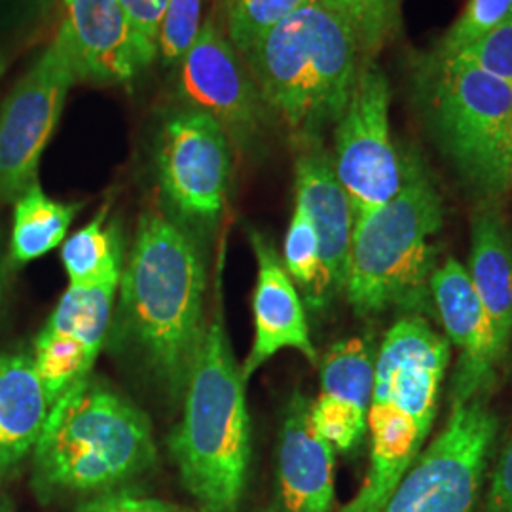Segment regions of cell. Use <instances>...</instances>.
Segmentation results:
<instances>
[{
	"label": "cell",
	"mask_w": 512,
	"mask_h": 512,
	"mask_svg": "<svg viewBox=\"0 0 512 512\" xmlns=\"http://www.w3.org/2000/svg\"><path fill=\"white\" fill-rule=\"evenodd\" d=\"M156 458L147 414L90 378L50 408L33 452V488L44 501L105 494L147 473Z\"/></svg>",
	"instance_id": "cell-6"
},
{
	"label": "cell",
	"mask_w": 512,
	"mask_h": 512,
	"mask_svg": "<svg viewBox=\"0 0 512 512\" xmlns=\"http://www.w3.org/2000/svg\"><path fill=\"white\" fill-rule=\"evenodd\" d=\"M467 272L490 323L497 361L503 363L512 342V236L492 202L482 203L471 222Z\"/></svg>",
	"instance_id": "cell-19"
},
{
	"label": "cell",
	"mask_w": 512,
	"mask_h": 512,
	"mask_svg": "<svg viewBox=\"0 0 512 512\" xmlns=\"http://www.w3.org/2000/svg\"><path fill=\"white\" fill-rule=\"evenodd\" d=\"M266 512H275L274 509H272V511H266Z\"/></svg>",
	"instance_id": "cell-38"
},
{
	"label": "cell",
	"mask_w": 512,
	"mask_h": 512,
	"mask_svg": "<svg viewBox=\"0 0 512 512\" xmlns=\"http://www.w3.org/2000/svg\"><path fill=\"white\" fill-rule=\"evenodd\" d=\"M183 401L169 450L184 488L200 511L238 512L251 458V420L247 382L219 311L205 325Z\"/></svg>",
	"instance_id": "cell-4"
},
{
	"label": "cell",
	"mask_w": 512,
	"mask_h": 512,
	"mask_svg": "<svg viewBox=\"0 0 512 512\" xmlns=\"http://www.w3.org/2000/svg\"><path fill=\"white\" fill-rule=\"evenodd\" d=\"M48 412L31 355L0 353V482L35 452Z\"/></svg>",
	"instance_id": "cell-20"
},
{
	"label": "cell",
	"mask_w": 512,
	"mask_h": 512,
	"mask_svg": "<svg viewBox=\"0 0 512 512\" xmlns=\"http://www.w3.org/2000/svg\"><path fill=\"white\" fill-rule=\"evenodd\" d=\"M249 241L255 251L256 285L253 294L255 338L241 365L247 384L260 366L266 365L283 349H294L311 365H319L304 302L281 256L277 255L274 243L256 230L249 232Z\"/></svg>",
	"instance_id": "cell-15"
},
{
	"label": "cell",
	"mask_w": 512,
	"mask_h": 512,
	"mask_svg": "<svg viewBox=\"0 0 512 512\" xmlns=\"http://www.w3.org/2000/svg\"><path fill=\"white\" fill-rule=\"evenodd\" d=\"M78 84L69 55L54 38L0 105V205L38 183V165Z\"/></svg>",
	"instance_id": "cell-11"
},
{
	"label": "cell",
	"mask_w": 512,
	"mask_h": 512,
	"mask_svg": "<svg viewBox=\"0 0 512 512\" xmlns=\"http://www.w3.org/2000/svg\"><path fill=\"white\" fill-rule=\"evenodd\" d=\"M203 0H169L160 27L158 57L164 65H179L202 31Z\"/></svg>",
	"instance_id": "cell-29"
},
{
	"label": "cell",
	"mask_w": 512,
	"mask_h": 512,
	"mask_svg": "<svg viewBox=\"0 0 512 512\" xmlns=\"http://www.w3.org/2000/svg\"><path fill=\"white\" fill-rule=\"evenodd\" d=\"M442 226V196L420 162L408 158L397 196L353 224L344 293L357 315L435 313L431 279Z\"/></svg>",
	"instance_id": "cell-5"
},
{
	"label": "cell",
	"mask_w": 512,
	"mask_h": 512,
	"mask_svg": "<svg viewBox=\"0 0 512 512\" xmlns=\"http://www.w3.org/2000/svg\"><path fill=\"white\" fill-rule=\"evenodd\" d=\"M353 29L366 61L376 55L401 31V0H327Z\"/></svg>",
	"instance_id": "cell-27"
},
{
	"label": "cell",
	"mask_w": 512,
	"mask_h": 512,
	"mask_svg": "<svg viewBox=\"0 0 512 512\" xmlns=\"http://www.w3.org/2000/svg\"><path fill=\"white\" fill-rule=\"evenodd\" d=\"M512 12V0H467L446 35L440 38L435 57H454L461 50L488 35Z\"/></svg>",
	"instance_id": "cell-28"
},
{
	"label": "cell",
	"mask_w": 512,
	"mask_h": 512,
	"mask_svg": "<svg viewBox=\"0 0 512 512\" xmlns=\"http://www.w3.org/2000/svg\"><path fill=\"white\" fill-rule=\"evenodd\" d=\"M46 0H0V25L10 27L35 18Z\"/></svg>",
	"instance_id": "cell-34"
},
{
	"label": "cell",
	"mask_w": 512,
	"mask_h": 512,
	"mask_svg": "<svg viewBox=\"0 0 512 512\" xmlns=\"http://www.w3.org/2000/svg\"><path fill=\"white\" fill-rule=\"evenodd\" d=\"M122 277V275H120ZM120 277L69 285L44 329L74 338L97 359L110 338Z\"/></svg>",
	"instance_id": "cell-22"
},
{
	"label": "cell",
	"mask_w": 512,
	"mask_h": 512,
	"mask_svg": "<svg viewBox=\"0 0 512 512\" xmlns=\"http://www.w3.org/2000/svg\"><path fill=\"white\" fill-rule=\"evenodd\" d=\"M61 262L69 275V285H86L122 275L124 243L118 224L107 222V207L63 241Z\"/></svg>",
	"instance_id": "cell-23"
},
{
	"label": "cell",
	"mask_w": 512,
	"mask_h": 512,
	"mask_svg": "<svg viewBox=\"0 0 512 512\" xmlns=\"http://www.w3.org/2000/svg\"><path fill=\"white\" fill-rule=\"evenodd\" d=\"M294 181L296 205L306 211L317 232L330 293L336 296L346 285L355 215L323 143L300 148Z\"/></svg>",
	"instance_id": "cell-18"
},
{
	"label": "cell",
	"mask_w": 512,
	"mask_h": 512,
	"mask_svg": "<svg viewBox=\"0 0 512 512\" xmlns=\"http://www.w3.org/2000/svg\"><path fill=\"white\" fill-rule=\"evenodd\" d=\"M431 298L444 338L458 349L450 378V406L488 399L501 363L471 275L459 260L446 258L435 270Z\"/></svg>",
	"instance_id": "cell-13"
},
{
	"label": "cell",
	"mask_w": 512,
	"mask_h": 512,
	"mask_svg": "<svg viewBox=\"0 0 512 512\" xmlns=\"http://www.w3.org/2000/svg\"><path fill=\"white\" fill-rule=\"evenodd\" d=\"M391 90L376 61H363L348 107L334 126L332 167L348 194L355 219L393 200L403 188L408 158H401L389 126Z\"/></svg>",
	"instance_id": "cell-9"
},
{
	"label": "cell",
	"mask_w": 512,
	"mask_h": 512,
	"mask_svg": "<svg viewBox=\"0 0 512 512\" xmlns=\"http://www.w3.org/2000/svg\"><path fill=\"white\" fill-rule=\"evenodd\" d=\"M177 67L179 93L188 107L215 118L232 143H251L270 110L247 59L228 40L215 16L203 21L200 35Z\"/></svg>",
	"instance_id": "cell-12"
},
{
	"label": "cell",
	"mask_w": 512,
	"mask_h": 512,
	"mask_svg": "<svg viewBox=\"0 0 512 512\" xmlns=\"http://www.w3.org/2000/svg\"><path fill=\"white\" fill-rule=\"evenodd\" d=\"M283 264L294 285L302 289L311 310H323L334 300L323 266L317 232L306 211L296 203L283 245Z\"/></svg>",
	"instance_id": "cell-25"
},
{
	"label": "cell",
	"mask_w": 512,
	"mask_h": 512,
	"mask_svg": "<svg viewBox=\"0 0 512 512\" xmlns=\"http://www.w3.org/2000/svg\"><path fill=\"white\" fill-rule=\"evenodd\" d=\"M306 2L308 0H222V29L239 54L247 57L260 38Z\"/></svg>",
	"instance_id": "cell-26"
},
{
	"label": "cell",
	"mask_w": 512,
	"mask_h": 512,
	"mask_svg": "<svg viewBox=\"0 0 512 512\" xmlns=\"http://www.w3.org/2000/svg\"><path fill=\"white\" fill-rule=\"evenodd\" d=\"M245 59L266 107L300 148L323 143L338 124L365 61L353 29L327 0H308Z\"/></svg>",
	"instance_id": "cell-2"
},
{
	"label": "cell",
	"mask_w": 512,
	"mask_h": 512,
	"mask_svg": "<svg viewBox=\"0 0 512 512\" xmlns=\"http://www.w3.org/2000/svg\"><path fill=\"white\" fill-rule=\"evenodd\" d=\"M448 365L450 344L429 319L406 315L387 330L376 353L366 421L368 471L361 490L338 512H382L431 435Z\"/></svg>",
	"instance_id": "cell-3"
},
{
	"label": "cell",
	"mask_w": 512,
	"mask_h": 512,
	"mask_svg": "<svg viewBox=\"0 0 512 512\" xmlns=\"http://www.w3.org/2000/svg\"><path fill=\"white\" fill-rule=\"evenodd\" d=\"M4 277H6V264L0 255V304H2V294H4Z\"/></svg>",
	"instance_id": "cell-35"
},
{
	"label": "cell",
	"mask_w": 512,
	"mask_h": 512,
	"mask_svg": "<svg viewBox=\"0 0 512 512\" xmlns=\"http://www.w3.org/2000/svg\"><path fill=\"white\" fill-rule=\"evenodd\" d=\"M423 118L459 179L486 202L511 190L512 84L454 57L416 73Z\"/></svg>",
	"instance_id": "cell-7"
},
{
	"label": "cell",
	"mask_w": 512,
	"mask_h": 512,
	"mask_svg": "<svg viewBox=\"0 0 512 512\" xmlns=\"http://www.w3.org/2000/svg\"><path fill=\"white\" fill-rule=\"evenodd\" d=\"M482 512H512V431L497 456Z\"/></svg>",
	"instance_id": "cell-33"
},
{
	"label": "cell",
	"mask_w": 512,
	"mask_h": 512,
	"mask_svg": "<svg viewBox=\"0 0 512 512\" xmlns=\"http://www.w3.org/2000/svg\"><path fill=\"white\" fill-rule=\"evenodd\" d=\"M310 412V397L294 391L279 435L275 512H332L336 450L315 431Z\"/></svg>",
	"instance_id": "cell-17"
},
{
	"label": "cell",
	"mask_w": 512,
	"mask_h": 512,
	"mask_svg": "<svg viewBox=\"0 0 512 512\" xmlns=\"http://www.w3.org/2000/svg\"><path fill=\"white\" fill-rule=\"evenodd\" d=\"M319 370L321 391L311 401V423L334 450L351 452L368 431L376 351L366 338H348L330 346Z\"/></svg>",
	"instance_id": "cell-16"
},
{
	"label": "cell",
	"mask_w": 512,
	"mask_h": 512,
	"mask_svg": "<svg viewBox=\"0 0 512 512\" xmlns=\"http://www.w3.org/2000/svg\"><path fill=\"white\" fill-rule=\"evenodd\" d=\"M0 512H10L6 507H4V503H2V501H0Z\"/></svg>",
	"instance_id": "cell-36"
},
{
	"label": "cell",
	"mask_w": 512,
	"mask_h": 512,
	"mask_svg": "<svg viewBox=\"0 0 512 512\" xmlns=\"http://www.w3.org/2000/svg\"><path fill=\"white\" fill-rule=\"evenodd\" d=\"M76 512H203L200 509H186L162 499L131 494V492H105L93 495L84 501Z\"/></svg>",
	"instance_id": "cell-32"
},
{
	"label": "cell",
	"mask_w": 512,
	"mask_h": 512,
	"mask_svg": "<svg viewBox=\"0 0 512 512\" xmlns=\"http://www.w3.org/2000/svg\"><path fill=\"white\" fill-rule=\"evenodd\" d=\"M454 59L512 84V12L488 35L454 55Z\"/></svg>",
	"instance_id": "cell-30"
},
{
	"label": "cell",
	"mask_w": 512,
	"mask_h": 512,
	"mask_svg": "<svg viewBox=\"0 0 512 512\" xmlns=\"http://www.w3.org/2000/svg\"><path fill=\"white\" fill-rule=\"evenodd\" d=\"M511 181H512V145H511Z\"/></svg>",
	"instance_id": "cell-37"
},
{
	"label": "cell",
	"mask_w": 512,
	"mask_h": 512,
	"mask_svg": "<svg viewBox=\"0 0 512 512\" xmlns=\"http://www.w3.org/2000/svg\"><path fill=\"white\" fill-rule=\"evenodd\" d=\"M118 293L110 336L173 399H183L205 330V266L198 243L181 222L162 211L141 215Z\"/></svg>",
	"instance_id": "cell-1"
},
{
	"label": "cell",
	"mask_w": 512,
	"mask_h": 512,
	"mask_svg": "<svg viewBox=\"0 0 512 512\" xmlns=\"http://www.w3.org/2000/svg\"><path fill=\"white\" fill-rule=\"evenodd\" d=\"M55 38L69 55L78 82L126 84L141 71L120 0H61Z\"/></svg>",
	"instance_id": "cell-14"
},
{
	"label": "cell",
	"mask_w": 512,
	"mask_h": 512,
	"mask_svg": "<svg viewBox=\"0 0 512 512\" xmlns=\"http://www.w3.org/2000/svg\"><path fill=\"white\" fill-rule=\"evenodd\" d=\"M50 408L92 378L95 357L74 338L42 329L31 355Z\"/></svg>",
	"instance_id": "cell-24"
},
{
	"label": "cell",
	"mask_w": 512,
	"mask_h": 512,
	"mask_svg": "<svg viewBox=\"0 0 512 512\" xmlns=\"http://www.w3.org/2000/svg\"><path fill=\"white\" fill-rule=\"evenodd\" d=\"M158 177L177 219L202 230L215 228L232 179L230 137L202 110L175 112L160 135Z\"/></svg>",
	"instance_id": "cell-10"
},
{
	"label": "cell",
	"mask_w": 512,
	"mask_h": 512,
	"mask_svg": "<svg viewBox=\"0 0 512 512\" xmlns=\"http://www.w3.org/2000/svg\"><path fill=\"white\" fill-rule=\"evenodd\" d=\"M499 416L488 399L452 404L382 512H475L490 469Z\"/></svg>",
	"instance_id": "cell-8"
},
{
	"label": "cell",
	"mask_w": 512,
	"mask_h": 512,
	"mask_svg": "<svg viewBox=\"0 0 512 512\" xmlns=\"http://www.w3.org/2000/svg\"><path fill=\"white\" fill-rule=\"evenodd\" d=\"M82 203L57 202L40 183L29 186L14 202V222L8 262L21 268L57 249L73 224Z\"/></svg>",
	"instance_id": "cell-21"
},
{
	"label": "cell",
	"mask_w": 512,
	"mask_h": 512,
	"mask_svg": "<svg viewBox=\"0 0 512 512\" xmlns=\"http://www.w3.org/2000/svg\"><path fill=\"white\" fill-rule=\"evenodd\" d=\"M169 0H120V6L128 18L141 69L158 59L160 27L164 21Z\"/></svg>",
	"instance_id": "cell-31"
}]
</instances>
